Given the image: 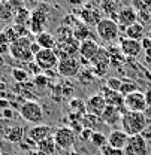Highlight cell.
I'll return each mask as SVG.
<instances>
[{
  "label": "cell",
  "mask_w": 151,
  "mask_h": 155,
  "mask_svg": "<svg viewBox=\"0 0 151 155\" xmlns=\"http://www.w3.org/2000/svg\"><path fill=\"white\" fill-rule=\"evenodd\" d=\"M109 55H111V66L112 67H120L123 63H124V54L121 52L120 46H115V45H109L106 46Z\"/></svg>",
  "instance_id": "obj_26"
},
{
  "label": "cell",
  "mask_w": 151,
  "mask_h": 155,
  "mask_svg": "<svg viewBox=\"0 0 151 155\" xmlns=\"http://www.w3.org/2000/svg\"><path fill=\"white\" fill-rule=\"evenodd\" d=\"M14 17H15V12L12 11L9 3L8 2H0V21L9 22V21H14Z\"/></svg>",
  "instance_id": "obj_30"
},
{
  "label": "cell",
  "mask_w": 151,
  "mask_h": 155,
  "mask_svg": "<svg viewBox=\"0 0 151 155\" xmlns=\"http://www.w3.org/2000/svg\"><path fill=\"white\" fill-rule=\"evenodd\" d=\"M57 72L60 76L64 78H76L81 72V61L76 57H67L58 61Z\"/></svg>",
  "instance_id": "obj_11"
},
{
  "label": "cell",
  "mask_w": 151,
  "mask_h": 155,
  "mask_svg": "<svg viewBox=\"0 0 151 155\" xmlns=\"http://www.w3.org/2000/svg\"><path fill=\"white\" fill-rule=\"evenodd\" d=\"M100 154L102 155H124V151H123V149L112 148V146H109V145L106 143L105 146L100 148Z\"/></svg>",
  "instance_id": "obj_38"
},
{
  "label": "cell",
  "mask_w": 151,
  "mask_h": 155,
  "mask_svg": "<svg viewBox=\"0 0 151 155\" xmlns=\"http://www.w3.org/2000/svg\"><path fill=\"white\" fill-rule=\"evenodd\" d=\"M58 61L60 60H58L54 49H42L39 54L35 55L36 66L43 72H51L53 69H57Z\"/></svg>",
  "instance_id": "obj_9"
},
{
  "label": "cell",
  "mask_w": 151,
  "mask_h": 155,
  "mask_svg": "<svg viewBox=\"0 0 151 155\" xmlns=\"http://www.w3.org/2000/svg\"><path fill=\"white\" fill-rule=\"evenodd\" d=\"M48 84H50V78H48V75L39 73V75H36V76L33 78V87L38 88V90H40V91H43V90L48 87Z\"/></svg>",
  "instance_id": "obj_35"
},
{
  "label": "cell",
  "mask_w": 151,
  "mask_h": 155,
  "mask_svg": "<svg viewBox=\"0 0 151 155\" xmlns=\"http://www.w3.org/2000/svg\"><path fill=\"white\" fill-rule=\"evenodd\" d=\"M141 45H142V49H151V39L148 36H145V38L141 40Z\"/></svg>",
  "instance_id": "obj_45"
},
{
  "label": "cell",
  "mask_w": 151,
  "mask_h": 155,
  "mask_svg": "<svg viewBox=\"0 0 151 155\" xmlns=\"http://www.w3.org/2000/svg\"><path fill=\"white\" fill-rule=\"evenodd\" d=\"M85 106H87V114L90 115H96V116H102L103 110L106 109V100L105 97L102 96L100 93L93 94V96L88 97V100L85 101Z\"/></svg>",
  "instance_id": "obj_16"
},
{
  "label": "cell",
  "mask_w": 151,
  "mask_h": 155,
  "mask_svg": "<svg viewBox=\"0 0 151 155\" xmlns=\"http://www.w3.org/2000/svg\"><path fill=\"white\" fill-rule=\"evenodd\" d=\"M30 51H32V54L33 55H36V54H39L40 51H42V48H40V45H39L36 40H33L32 42V46H30Z\"/></svg>",
  "instance_id": "obj_43"
},
{
  "label": "cell",
  "mask_w": 151,
  "mask_h": 155,
  "mask_svg": "<svg viewBox=\"0 0 151 155\" xmlns=\"http://www.w3.org/2000/svg\"><path fill=\"white\" fill-rule=\"evenodd\" d=\"M130 6L136 12L141 11H151V0H132Z\"/></svg>",
  "instance_id": "obj_36"
},
{
  "label": "cell",
  "mask_w": 151,
  "mask_h": 155,
  "mask_svg": "<svg viewBox=\"0 0 151 155\" xmlns=\"http://www.w3.org/2000/svg\"><path fill=\"white\" fill-rule=\"evenodd\" d=\"M38 151L45 155H54L57 151V145L54 142V137H48L45 140H42L40 143H38Z\"/></svg>",
  "instance_id": "obj_27"
},
{
  "label": "cell",
  "mask_w": 151,
  "mask_h": 155,
  "mask_svg": "<svg viewBox=\"0 0 151 155\" xmlns=\"http://www.w3.org/2000/svg\"><path fill=\"white\" fill-rule=\"evenodd\" d=\"M124 107L129 112H144L148 106L145 101V94L142 91H133L124 97Z\"/></svg>",
  "instance_id": "obj_12"
},
{
  "label": "cell",
  "mask_w": 151,
  "mask_h": 155,
  "mask_svg": "<svg viewBox=\"0 0 151 155\" xmlns=\"http://www.w3.org/2000/svg\"><path fill=\"white\" fill-rule=\"evenodd\" d=\"M150 67H151V64H150Z\"/></svg>",
  "instance_id": "obj_54"
},
{
  "label": "cell",
  "mask_w": 151,
  "mask_h": 155,
  "mask_svg": "<svg viewBox=\"0 0 151 155\" xmlns=\"http://www.w3.org/2000/svg\"><path fill=\"white\" fill-rule=\"evenodd\" d=\"M67 2H69V5H70V6H74V8L85 6V3H87V0H67Z\"/></svg>",
  "instance_id": "obj_44"
},
{
  "label": "cell",
  "mask_w": 151,
  "mask_h": 155,
  "mask_svg": "<svg viewBox=\"0 0 151 155\" xmlns=\"http://www.w3.org/2000/svg\"><path fill=\"white\" fill-rule=\"evenodd\" d=\"M123 151H124V155H148L150 146L142 134L129 136V140Z\"/></svg>",
  "instance_id": "obj_6"
},
{
  "label": "cell",
  "mask_w": 151,
  "mask_h": 155,
  "mask_svg": "<svg viewBox=\"0 0 151 155\" xmlns=\"http://www.w3.org/2000/svg\"><path fill=\"white\" fill-rule=\"evenodd\" d=\"M36 42L40 45L42 49H56L57 43H58L56 36L48 31H42V33L36 35Z\"/></svg>",
  "instance_id": "obj_22"
},
{
  "label": "cell",
  "mask_w": 151,
  "mask_h": 155,
  "mask_svg": "<svg viewBox=\"0 0 151 155\" xmlns=\"http://www.w3.org/2000/svg\"><path fill=\"white\" fill-rule=\"evenodd\" d=\"M144 94H145V101H147V106H148V107H151V88H148Z\"/></svg>",
  "instance_id": "obj_47"
},
{
  "label": "cell",
  "mask_w": 151,
  "mask_h": 155,
  "mask_svg": "<svg viewBox=\"0 0 151 155\" xmlns=\"http://www.w3.org/2000/svg\"><path fill=\"white\" fill-rule=\"evenodd\" d=\"M99 49H100V46H99V43L96 42L94 39H85V40H82V42H79V49H78V54H79V57L82 58V60H85V61H91L94 55L99 52Z\"/></svg>",
  "instance_id": "obj_17"
},
{
  "label": "cell",
  "mask_w": 151,
  "mask_h": 155,
  "mask_svg": "<svg viewBox=\"0 0 151 155\" xmlns=\"http://www.w3.org/2000/svg\"><path fill=\"white\" fill-rule=\"evenodd\" d=\"M124 35H126V38L141 42L142 39L145 38V27H144V24H141V22H135L133 25L126 28Z\"/></svg>",
  "instance_id": "obj_25"
},
{
  "label": "cell",
  "mask_w": 151,
  "mask_h": 155,
  "mask_svg": "<svg viewBox=\"0 0 151 155\" xmlns=\"http://www.w3.org/2000/svg\"><path fill=\"white\" fill-rule=\"evenodd\" d=\"M51 98L56 100V101H60L61 98H64V96H63V85L57 84V85L53 87V90H51Z\"/></svg>",
  "instance_id": "obj_40"
},
{
  "label": "cell",
  "mask_w": 151,
  "mask_h": 155,
  "mask_svg": "<svg viewBox=\"0 0 151 155\" xmlns=\"http://www.w3.org/2000/svg\"><path fill=\"white\" fill-rule=\"evenodd\" d=\"M5 139L11 143H21L24 139H26V130L19 125L15 127H11L8 128V131L5 133Z\"/></svg>",
  "instance_id": "obj_24"
},
{
  "label": "cell",
  "mask_w": 151,
  "mask_h": 155,
  "mask_svg": "<svg viewBox=\"0 0 151 155\" xmlns=\"http://www.w3.org/2000/svg\"><path fill=\"white\" fill-rule=\"evenodd\" d=\"M90 64H91V69L94 70V73L97 75V78L106 75V72H108L109 67H111V55H109L108 49L100 46L99 52H97L94 55V58L90 61Z\"/></svg>",
  "instance_id": "obj_10"
},
{
  "label": "cell",
  "mask_w": 151,
  "mask_h": 155,
  "mask_svg": "<svg viewBox=\"0 0 151 155\" xmlns=\"http://www.w3.org/2000/svg\"><path fill=\"white\" fill-rule=\"evenodd\" d=\"M93 133H94L93 130H90V128H85V127H84V128H82V131H81L78 136H79V139H81L82 142H88V140L91 139Z\"/></svg>",
  "instance_id": "obj_42"
},
{
  "label": "cell",
  "mask_w": 151,
  "mask_h": 155,
  "mask_svg": "<svg viewBox=\"0 0 151 155\" xmlns=\"http://www.w3.org/2000/svg\"><path fill=\"white\" fill-rule=\"evenodd\" d=\"M144 115H145V118L148 119V122L151 121V107H147L145 110H144Z\"/></svg>",
  "instance_id": "obj_49"
},
{
  "label": "cell",
  "mask_w": 151,
  "mask_h": 155,
  "mask_svg": "<svg viewBox=\"0 0 151 155\" xmlns=\"http://www.w3.org/2000/svg\"><path fill=\"white\" fill-rule=\"evenodd\" d=\"M53 134H54V131H53V128L50 125H46V124H38V125H33L30 130H27L26 137L38 146V143H40L42 140H45L48 137H51Z\"/></svg>",
  "instance_id": "obj_13"
},
{
  "label": "cell",
  "mask_w": 151,
  "mask_h": 155,
  "mask_svg": "<svg viewBox=\"0 0 151 155\" xmlns=\"http://www.w3.org/2000/svg\"><path fill=\"white\" fill-rule=\"evenodd\" d=\"M5 66V60H3V55H0V67Z\"/></svg>",
  "instance_id": "obj_50"
},
{
  "label": "cell",
  "mask_w": 151,
  "mask_h": 155,
  "mask_svg": "<svg viewBox=\"0 0 151 155\" xmlns=\"http://www.w3.org/2000/svg\"><path fill=\"white\" fill-rule=\"evenodd\" d=\"M90 142L97 146V148H102V146H105L106 143H108V140H106V136L103 134L102 131H94L93 136H91V139H90Z\"/></svg>",
  "instance_id": "obj_37"
},
{
  "label": "cell",
  "mask_w": 151,
  "mask_h": 155,
  "mask_svg": "<svg viewBox=\"0 0 151 155\" xmlns=\"http://www.w3.org/2000/svg\"><path fill=\"white\" fill-rule=\"evenodd\" d=\"M54 142L57 145V149H70L75 145V131L70 127H58L54 131Z\"/></svg>",
  "instance_id": "obj_8"
},
{
  "label": "cell",
  "mask_w": 151,
  "mask_h": 155,
  "mask_svg": "<svg viewBox=\"0 0 151 155\" xmlns=\"http://www.w3.org/2000/svg\"><path fill=\"white\" fill-rule=\"evenodd\" d=\"M133 91H138V85L130 79H124L121 82V87H120V94L126 97L127 94H130Z\"/></svg>",
  "instance_id": "obj_34"
},
{
  "label": "cell",
  "mask_w": 151,
  "mask_h": 155,
  "mask_svg": "<svg viewBox=\"0 0 151 155\" xmlns=\"http://www.w3.org/2000/svg\"><path fill=\"white\" fill-rule=\"evenodd\" d=\"M142 136H144V139H145L147 142H151V122L148 124V125H147V128L144 130Z\"/></svg>",
  "instance_id": "obj_46"
},
{
  "label": "cell",
  "mask_w": 151,
  "mask_h": 155,
  "mask_svg": "<svg viewBox=\"0 0 151 155\" xmlns=\"http://www.w3.org/2000/svg\"><path fill=\"white\" fill-rule=\"evenodd\" d=\"M123 6H120V2L118 0H100V11L103 14L111 15L108 18H112L115 21H117V14H118V11Z\"/></svg>",
  "instance_id": "obj_21"
},
{
  "label": "cell",
  "mask_w": 151,
  "mask_h": 155,
  "mask_svg": "<svg viewBox=\"0 0 151 155\" xmlns=\"http://www.w3.org/2000/svg\"><path fill=\"white\" fill-rule=\"evenodd\" d=\"M19 115L26 122L38 125L43 121V109L36 100H26L19 106Z\"/></svg>",
  "instance_id": "obj_4"
},
{
  "label": "cell",
  "mask_w": 151,
  "mask_h": 155,
  "mask_svg": "<svg viewBox=\"0 0 151 155\" xmlns=\"http://www.w3.org/2000/svg\"><path fill=\"white\" fill-rule=\"evenodd\" d=\"M74 14H75L78 18L81 19L85 25H97L99 22H100V19H102V11H100V8L97 9L94 5H91V3H85V6L82 8V9H79V11H74Z\"/></svg>",
  "instance_id": "obj_7"
},
{
  "label": "cell",
  "mask_w": 151,
  "mask_h": 155,
  "mask_svg": "<svg viewBox=\"0 0 151 155\" xmlns=\"http://www.w3.org/2000/svg\"><path fill=\"white\" fill-rule=\"evenodd\" d=\"M78 81L82 84V85H91L97 79V75L94 73V70L91 67H85V69H81L79 75H78Z\"/></svg>",
  "instance_id": "obj_28"
},
{
  "label": "cell",
  "mask_w": 151,
  "mask_h": 155,
  "mask_svg": "<svg viewBox=\"0 0 151 155\" xmlns=\"http://www.w3.org/2000/svg\"><path fill=\"white\" fill-rule=\"evenodd\" d=\"M30 15H32V12L29 9L21 8L18 12L15 14V17H14V24H17V25H29Z\"/></svg>",
  "instance_id": "obj_31"
},
{
  "label": "cell",
  "mask_w": 151,
  "mask_h": 155,
  "mask_svg": "<svg viewBox=\"0 0 151 155\" xmlns=\"http://www.w3.org/2000/svg\"><path fill=\"white\" fill-rule=\"evenodd\" d=\"M148 119L145 118L144 112H129L126 110L121 116V130L129 136L142 134L148 125Z\"/></svg>",
  "instance_id": "obj_1"
},
{
  "label": "cell",
  "mask_w": 151,
  "mask_h": 155,
  "mask_svg": "<svg viewBox=\"0 0 151 155\" xmlns=\"http://www.w3.org/2000/svg\"><path fill=\"white\" fill-rule=\"evenodd\" d=\"M0 2H9V0H0Z\"/></svg>",
  "instance_id": "obj_53"
},
{
  "label": "cell",
  "mask_w": 151,
  "mask_h": 155,
  "mask_svg": "<svg viewBox=\"0 0 151 155\" xmlns=\"http://www.w3.org/2000/svg\"><path fill=\"white\" fill-rule=\"evenodd\" d=\"M121 82H123V79H118V78H109V79L106 81V84H105V85H106L109 90H112V91H118V93H120Z\"/></svg>",
  "instance_id": "obj_39"
},
{
  "label": "cell",
  "mask_w": 151,
  "mask_h": 155,
  "mask_svg": "<svg viewBox=\"0 0 151 155\" xmlns=\"http://www.w3.org/2000/svg\"><path fill=\"white\" fill-rule=\"evenodd\" d=\"M147 36H148V38L151 39V28H150V31H148V35H147Z\"/></svg>",
  "instance_id": "obj_52"
},
{
  "label": "cell",
  "mask_w": 151,
  "mask_h": 155,
  "mask_svg": "<svg viewBox=\"0 0 151 155\" xmlns=\"http://www.w3.org/2000/svg\"><path fill=\"white\" fill-rule=\"evenodd\" d=\"M118 2H120V3H130L132 0H118Z\"/></svg>",
  "instance_id": "obj_51"
},
{
  "label": "cell",
  "mask_w": 151,
  "mask_h": 155,
  "mask_svg": "<svg viewBox=\"0 0 151 155\" xmlns=\"http://www.w3.org/2000/svg\"><path fill=\"white\" fill-rule=\"evenodd\" d=\"M100 94L105 97L108 106L118 107L120 110L126 112V107H124V96H121L118 91H112V90H109L106 85H103V87L100 88Z\"/></svg>",
  "instance_id": "obj_18"
},
{
  "label": "cell",
  "mask_w": 151,
  "mask_h": 155,
  "mask_svg": "<svg viewBox=\"0 0 151 155\" xmlns=\"http://www.w3.org/2000/svg\"><path fill=\"white\" fill-rule=\"evenodd\" d=\"M32 42L33 40H30L29 36L17 39L9 46V55L14 60H17V61H21V63H33L35 61V55L30 51Z\"/></svg>",
  "instance_id": "obj_2"
},
{
  "label": "cell",
  "mask_w": 151,
  "mask_h": 155,
  "mask_svg": "<svg viewBox=\"0 0 151 155\" xmlns=\"http://www.w3.org/2000/svg\"><path fill=\"white\" fill-rule=\"evenodd\" d=\"M123 110H120L118 107H114V106H106V109L103 110L102 114V121L105 122V125H117V124H121V116H123Z\"/></svg>",
  "instance_id": "obj_20"
},
{
  "label": "cell",
  "mask_w": 151,
  "mask_h": 155,
  "mask_svg": "<svg viewBox=\"0 0 151 155\" xmlns=\"http://www.w3.org/2000/svg\"><path fill=\"white\" fill-rule=\"evenodd\" d=\"M72 30H74V38H75L78 42H79V40L82 42V40L88 39V36H90V28H88V25H85L82 21H79Z\"/></svg>",
  "instance_id": "obj_29"
},
{
  "label": "cell",
  "mask_w": 151,
  "mask_h": 155,
  "mask_svg": "<svg viewBox=\"0 0 151 155\" xmlns=\"http://www.w3.org/2000/svg\"><path fill=\"white\" fill-rule=\"evenodd\" d=\"M145 63H147V64H151V49H147V51H145Z\"/></svg>",
  "instance_id": "obj_48"
},
{
  "label": "cell",
  "mask_w": 151,
  "mask_h": 155,
  "mask_svg": "<svg viewBox=\"0 0 151 155\" xmlns=\"http://www.w3.org/2000/svg\"><path fill=\"white\" fill-rule=\"evenodd\" d=\"M69 106H70V109H72L74 112H76L78 115H85V114H87L85 101L81 100V98H72V100L69 101Z\"/></svg>",
  "instance_id": "obj_32"
},
{
  "label": "cell",
  "mask_w": 151,
  "mask_h": 155,
  "mask_svg": "<svg viewBox=\"0 0 151 155\" xmlns=\"http://www.w3.org/2000/svg\"><path fill=\"white\" fill-rule=\"evenodd\" d=\"M117 22L120 25V30L126 31L127 27H130L135 22H138V12L133 9L130 5L129 6H123L118 11V14H117Z\"/></svg>",
  "instance_id": "obj_14"
},
{
  "label": "cell",
  "mask_w": 151,
  "mask_h": 155,
  "mask_svg": "<svg viewBox=\"0 0 151 155\" xmlns=\"http://www.w3.org/2000/svg\"><path fill=\"white\" fill-rule=\"evenodd\" d=\"M120 49L127 58H136L142 52V45L139 40H133L129 38H120Z\"/></svg>",
  "instance_id": "obj_15"
},
{
  "label": "cell",
  "mask_w": 151,
  "mask_h": 155,
  "mask_svg": "<svg viewBox=\"0 0 151 155\" xmlns=\"http://www.w3.org/2000/svg\"><path fill=\"white\" fill-rule=\"evenodd\" d=\"M106 140H108L109 146L117 148V149H124V146H126V143L129 140V134L124 133L120 128H114V130L109 131V134L106 136Z\"/></svg>",
  "instance_id": "obj_19"
},
{
  "label": "cell",
  "mask_w": 151,
  "mask_h": 155,
  "mask_svg": "<svg viewBox=\"0 0 151 155\" xmlns=\"http://www.w3.org/2000/svg\"><path fill=\"white\" fill-rule=\"evenodd\" d=\"M11 76L14 78V81L18 82V84H26L29 81V72L24 70V69H19V67H14L11 70Z\"/></svg>",
  "instance_id": "obj_33"
},
{
  "label": "cell",
  "mask_w": 151,
  "mask_h": 155,
  "mask_svg": "<svg viewBox=\"0 0 151 155\" xmlns=\"http://www.w3.org/2000/svg\"><path fill=\"white\" fill-rule=\"evenodd\" d=\"M48 12H50V6L46 3H40L36 9L32 11L30 21H29V30L33 35H39L42 31H45L46 22H48Z\"/></svg>",
  "instance_id": "obj_5"
},
{
  "label": "cell",
  "mask_w": 151,
  "mask_h": 155,
  "mask_svg": "<svg viewBox=\"0 0 151 155\" xmlns=\"http://www.w3.org/2000/svg\"><path fill=\"white\" fill-rule=\"evenodd\" d=\"M120 25L112 18H102L100 22L96 25V33L100 40L106 43H114L120 39Z\"/></svg>",
  "instance_id": "obj_3"
},
{
  "label": "cell",
  "mask_w": 151,
  "mask_h": 155,
  "mask_svg": "<svg viewBox=\"0 0 151 155\" xmlns=\"http://www.w3.org/2000/svg\"><path fill=\"white\" fill-rule=\"evenodd\" d=\"M103 121L100 116L96 115H90V114H85L82 115V125L85 128H90L93 131H102V127H103Z\"/></svg>",
  "instance_id": "obj_23"
},
{
  "label": "cell",
  "mask_w": 151,
  "mask_h": 155,
  "mask_svg": "<svg viewBox=\"0 0 151 155\" xmlns=\"http://www.w3.org/2000/svg\"><path fill=\"white\" fill-rule=\"evenodd\" d=\"M150 19H151L150 11H141V12H138V22H141V24H147Z\"/></svg>",
  "instance_id": "obj_41"
}]
</instances>
